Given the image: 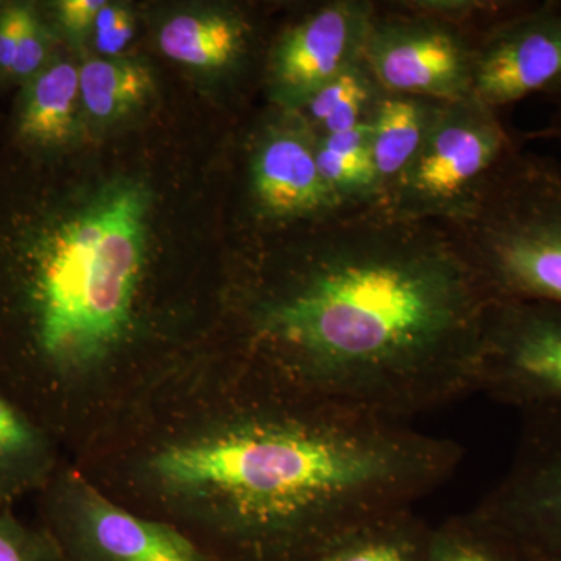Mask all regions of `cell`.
Segmentation results:
<instances>
[{"label": "cell", "instance_id": "cell-27", "mask_svg": "<svg viewBox=\"0 0 561 561\" xmlns=\"http://www.w3.org/2000/svg\"><path fill=\"white\" fill-rule=\"evenodd\" d=\"M540 561H561V556H541Z\"/></svg>", "mask_w": 561, "mask_h": 561}, {"label": "cell", "instance_id": "cell-6", "mask_svg": "<svg viewBox=\"0 0 561 561\" xmlns=\"http://www.w3.org/2000/svg\"><path fill=\"white\" fill-rule=\"evenodd\" d=\"M474 391L523 416L561 412V302L491 301Z\"/></svg>", "mask_w": 561, "mask_h": 561}, {"label": "cell", "instance_id": "cell-9", "mask_svg": "<svg viewBox=\"0 0 561 561\" xmlns=\"http://www.w3.org/2000/svg\"><path fill=\"white\" fill-rule=\"evenodd\" d=\"M476 512L541 556H561V412L523 416L507 472Z\"/></svg>", "mask_w": 561, "mask_h": 561}, {"label": "cell", "instance_id": "cell-22", "mask_svg": "<svg viewBox=\"0 0 561 561\" xmlns=\"http://www.w3.org/2000/svg\"><path fill=\"white\" fill-rule=\"evenodd\" d=\"M49 61V28L41 20L38 11L28 5L10 77L25 83V81L33 79Z\"/></svg>", "mask_w": 561, "mask_h": 561}, {"label": "cell", "instance_id": "cell-1", "mask_svg": "<svg viewBox=\"0 0 561 561\" xmlns=\"http://www.w3.org/2000/svg\"><path fill=\"white\" fill-rule=\"evenodd\" d=\"M305 230L249 309L291 397L408 423L474 393L491 298L448 227L378 205Z\"/></svg>", "mask_w": 561, "mask_h": 561}, {"label": "cell", "instance_id": "cell-19", "mask_svg": "<svg viewBox=\"0 0 561 561\" xmlns=\"http://www.w3.org/2000/svg\"><path fill=\"white\" fill-rule=\"evenodd\" d=\"M427 561H540V553L472 511L431 526Z\"/></svg>", "mask_w": 561, "mask_h": 561}, {"label": "cell", "instance_id": "cell-5", "mask_svg": "<svg viewBox=\"0 0 561 561\" xmlns=\"http://www.w3.org/2000/svg\"><path fill=\"white\" fill-rule=\"evenodd\" d=\"M478 35L401 2L378 3L364 61L387 94L435 102L472 98Z\"/></svg>", "mask_w": 561, "mask_h": 561}, {"label": "cell", "instance_id": "cell-17", "mask_svg": "<svg viewBox=\"0 0 561 561\" xmlns=\"http://www.w3.org/2000/svg\"><path fill=\"white\" fill-rule=\"evenodd\" d=\"M317 164L339 208L382 205L381 186L371 154L370 122L317 138Z\"/></svg>", "mask_w": 561, "mask_h": 561}, {"label": "cell", "instance_id": "cell-18", "mask_svg": "<svg viewBox=\"0 0 561 561\" xmlns=\"http://www.w3.org/2000/svg\"><path fill=\"white\" fill-rule=\"evenodd\" d=\"M382 94L370 69L360 60L328 81L300 108L291 111L320 138L370 122Z\"/></svg>", "mask_w": 561, "mask_h": 561}, {"label": "cell", "instance_id": "cell-25", "mask_svg": "<svg viewBox=\"0 0 561 561\" xmlns=\"http://www.w3.org/2000/svg\"><path fill=\"white\" fill-rule=\"evenodd\" d=\"M28 5L11 3L0 10V73L9 76L16 57L18 43Z\"/></svg>", "mask_w": 561, "mask_h": 561}, {"label": "cell", "instance_id": "cell-10", "mask_svg": "<svg viewBox=\"0 0 561 561\" xmlns=\"http://www.w3.org/2000/svg\"><path fill=\"white\" fill-rule=\"evenodd\" d=\"M254 139L249 190L257 219L276 228L313 224L343 210L317 164V136L295 111L276 108Z\"/></svg>", "mask_w": 561, "mask_h": 561}, {"label": "cell", "instance_id": "cell-23", "mask_svg": "<svg viewBox=\"0 0 561 561\" xmlns=\"http://www.w3.org/2000/svg\"><path fill=\"white\" fill-rule=\"evenodd\" d=\"M95 49L110 58H116L127 49L135 35V18L131 11L122 5L106 2L92 28Z\"/></svg>", "mask_w": 561, "mask_h": 561}, {"label": "cell", "instance_id": "cell-21", "mask_svg": "<svg viewBox=\"0 0 561 561\" xmlns=\"http://www.w3.org/2000/svg\"><path fill=\"white\" fill-rule=\"evenodd\" d=\"M0 561H62V553L54 538L28 529L9 511H2Z\"/></svg>", "mask_w": 561, "mask_h": 561}, {"label": "cell", "instance_id": "cell-8", "mask_svg": "<svg viewBox=\"0 0 561 561\" xmlns=\"http://www.w3.org/2000/svg\"><path fill=\"white\" fill-rule=\"evenodd\" d=\"M376 9L373 0H332L284 28L265 62L273 105L300 108L328 81L364 60Z\"/></svg>", "mask_w": 561, "mask_h": 561}, {"label": "cell", "instance_id": "cell-12", "mask_svg": "<svg viewBox=\"0 0 561 561\" xmlns=\"http://www.w3.org/2000/svg\"><path fill=\"white\" fill-rule=\"evenodd\" d=\"M431 526L412 508L353 524L289 561H427Z\"/></svg>", "mask_w": 561, "mask_h": 561}, {"label": "cell", "instance_id": "cell-3", "mask_svg": "<svg viewBox=\"0 0 561 561\" xmlns=\"http://www.w3.org/2000/svg\"><path fill=\"white\" fill-rule=\"evenodd\" d=\"M491 301L561 302V162L518 149L449 225Z\"/></svg>", "mask_w": 561, "mask_h": 561}, {"label": "cell", "instance_id": "cell-16", "mask_svg": "<svg viewBox=\"0 0 561 561\" xmlns=\"http://www.w3.org/2000/svg\"><path fill=\"white\" fill-rule=\"evenodd\" d=\"M54 465L49 435L16 402L0 393V507L46 482Z\"/></svg>", "mask_w": 561, "mask_h": 561}, {"label": "cell", "instance_id": "cell-26", "mask_svg": "<svg viewBox=\"0 0 561 561\" xmlns=\"http://www.w3.org/2000/svg\"><path fill=\"white\" fill-rule=\"evenodd\" d=\"M552 99L553 103H556V110H553L551 121H549L548 128H546L545 133L548 138L556 140L557 146L561 149V92L560 94L553 95Z\"/></svg>", "mask_w": 561, "mask_h": 561}, {"label": "cell", "instance_id": "cell-14", "mask_svg": "<svg viewBox=\"0 0 561 561\" xmlns=\"http://www.w3.org/2000/svg\"><path fill=\"white\" fill-rule=\"evenodd\" d=\"M250 22L227 11H187L162 25L158 43L162 54L194 69H228L250 49Z\"/></svg>", "mask_w": 561, "mask_h": 561}, {"label": "cell", "instance_id": "cell-11", "mask_svg": "<svg viewBox=\"0 0 561 561\" xmlns=\"http://www.w3.org/2000/svg\"><path fill=\"white\" fill-rule=\"evenodd\" d=\"M58 505V549L72 561H208L181 531L122 511L83 483H70Z\"/></svg>", "mask_w": 561, "mask_h": 561}, {"label": "cell", "instance_id": "cell-2", "mask_svg": "<svg viewBox=\"0 0 561 561\" xmlns=\"http://www.w3.org/2000/svg\"><path fill=\"white\" fill-rule=\"evenodd\" d=\"M291 398L151 461L162 482L213 493L247 561H289L353 524L412 508L463 456L408 423Z\"/></svg>", "mask_w": 561, "mask_h": 561}, {"label": "cell", "instance_id": "cell-15", "mask_svg": "<svg viewBox=\"0 0 561 561\" xmlns=\"http://www.w3.org/2000/svg\"><path fill=\"white\" fill-rule=\"evenodd\" d=\"M442 102L383 92L370 121L373 161L382 205L411 168Z\"/></svg>", "mask_w": 561, "mask_h": 561}, {"label": "cell", "instance_id": "cell-4", "mask_svg": "<svg viewBox=\"0 0 561 561\" xmlns=\"http://www.w3.org/2000/svg\"><path fill=\"white\" fill-rule=\"evenodd\" d=\"M518 149L497 111L474 98L442 102L420 153L383 206L449 227L470 216Z\"/></svg>", "mask_w": 561, "mask_h": 561}, {"label": "cell", "instance_id": "cell-7", "mask_svg": "<svg viewBox=\"0 0 561 561\" xmlns=\"http://www.w3.org/2000/svg\"><path fill=\"white\" fill-rule=\"evenodd\" d=\"M561 92V3L519 2L476 39L472 98L497 111Z\"/></svg>", "mask_w": 561, "mask_h": 561}, {"label": "cell", "instance_id": "cell-20", "mask_svg": "<svg viewBox=\"0 0 561 561\" xmlns=\"http://www.w3.org/2000/svg\"><path fill=\"white\" fill-rule=\"evenodd\" d=\"M81 106L92 119L113 122L146 103L154 88L151 70L127 58H98L79 66Z\"/></svg>", "mask_w": 561, "mask_h": 561}, {"label": "cell", "instance_id": "cell-24", "mask_svg": "<svg viewBox=\"0 0 561 561\" xmlns=\"http://www.w3.org/2000/svg\"><path fill=\"white\" fill-rule=\"evenodd\" d=\"M106 2L103 0H61L55 3V18L70 38L92 32L94 22Z\"/></svg>", "mask_w": 561, "mask_h": 561}, {"label": "cell", "instance_id": "cell-13", "mask_svg": "<svg viewBox=\"0 0 561 561\" xmlns=\"http://www.w3.org/2000/svg\"><path fill=\"white\" fill-rule=\"evenodd\" d=\"M80 108L79 66L50 60L24 83L18 106V135L33 149H60L79 131Z\"/></svg>", "mask_w": 561, "mask_h": 561}]
</instances>
